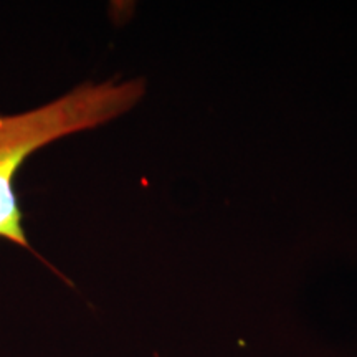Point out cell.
I'll use <instances>...</instances> for the list:
<instances>
[{
    "label": "cell",
    "instance_id": "1",
    "mask_svg": "<svg viewBox=\"0 0 357 357\" xmlns=\"http://www.w3.org/2000/svg\"><path fill=\"white\" fill-rule=\"evenodd\" d=\"M144 93L142 78L84 83L35 109L0 116V238L32 250L13 187L25 160L53 141L113 121L134 108Z\"/></svg>",
    "mask_w": 357,
    "mask_h": 357
}]
</instances>
